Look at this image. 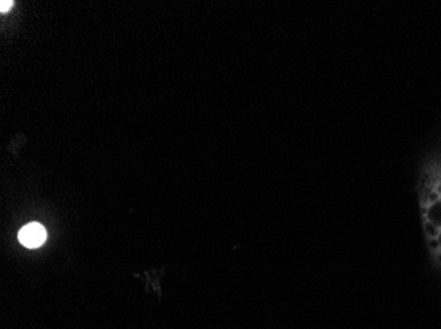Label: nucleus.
Instances as JSON below:
<instances>
[{"instance_id":"obj_1","label":"nucleus","mask_w":441,"mask_h":329,"mask_svg":"<svg viewBox=\"0 0 441 329\" xmlns=\"http://www.w3.org/2000/svg\"><path fill=\"white\" fill-rule=\"evenodd\" d=\"M19 240L24 247H39L46 240V231L39 223H31L19 232Z\"/></svg>"},{"instance_id":"obj_2","label":"nucleus","mask_w":441,"mask_h":329,"mask_svg":"<svg viewBox=\"0 0 441 329\" xmlns=\"http://www.w3.org/2000/svg\"><path fill=\"white\" fill-rule=\"evenodd\" d=\"M12 1L8 0V1H6V0H1L0 1V11L4 13V12H7V11L11 10V7H12Z\"/></svg>"}]
</instances>
